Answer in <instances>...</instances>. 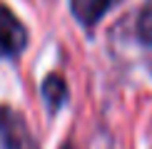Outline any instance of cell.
Returning a JSON list of instances; mask_svg holds the SVG:
<instances>
[{
	"label": "cell",
	"instance_id": "4",
	"mask_svg": "<svg viewBox=\"0 0 152 149\" xmlns=\"http://www.w3.org/2000/svg\"><path fill=\"white\" fill-rule=\"evenodd\" d=\"M42 97H45L50 112L60 109V104L67 99V87H65V82H62V77H58V74H50L45 82H42Z\"/></svg>",
	"mask_w": 152,
	"mask_h": 149
},
{
	"label": "cell",
	"instance_id": "3",
	"mask_svg": "<svg viewBox=\"0 0 152 149\" xmlns=\"http://www.w3.org/2000/svg\"><path fill=\"white\" fill-rule=\"evenodd\" d=\"M117 0H70V10L85 27H92Z\"/></svg>",
	"mask_w": 152,
	"mask_h": 149
},
{
	"label": "cell",
	"instance_id": "2",
	"mask_svg": "<svg viewBox=\"0 0 152 149\" xmlns=\"http://www.w3.org/2000/svg\"><path fill=\"white\" fill-rule=\"evenodd\" d=\"M28 45V30L8 5L0 3V60L15 57Z\"/></svg>",
	"mask_w": 152,
	"mask_h": 149
},
{
	"label": "cell",
	"instance_id": "1",
	"mask_svg": "<svg viewBox=\"0 0 152 149\" xmlns=\"http://www.w3.org/2000/svg\"><path fill=\"white\" fill-rule=\"evenodd\" d=\"M0 142L5 149H40L25 119L5 104H0Z\"/></svg>",
	"mask_w": 152,
	"mask_h": 149
},
{
	"label": "cell",
	"instance_id": "5",
	"mask_svg": "<svg viewBox=\"0 0 152 149\" xmlns=\"http://www.w3.org/2000/svg\"><path fill=\"white\" fill-rule=\"evenodd\" d=\"M137 33L147 45H152V0H147L145 10L140 12V20H137Z\"/></svg>",
	"mask_w": 152,
	"mask_h": 149
}]
</instances>
